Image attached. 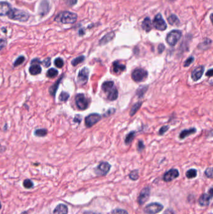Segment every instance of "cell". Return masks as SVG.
Wrapping results in <instances>:
<instances>
[{
  "instance_id": "obj_1",
  "label": "cell",
  "mask_w": 213,
  "mask_h": 214,
  "mask_svg": "<svg viewBox=\"0 0 213 214\" xmlns=\"http://www.w3.org/2000/svg\"><path fill=\"white\" fill-rule=\"evenodd\" d=\"M78 19V15L74 13L64 11L60 13L55 17V21L62 24H74Z\"/></svg>"
},
{
  "instance_id": "obj_2",
  "label": "cell",
  "mask_w": 213,
  "mask_h": 214,
  "mask_svg": "<svg viewBox=\"0 0 213 214\" xmlns=\"http://www.w3.org/2000/svg\"><path fill=\"white\" fill-rule=\"evenodd\" d=\"M8 17L11 20L20 22H26L30 18V15L28 12L18 9H11Z\"/></svg>"
},
{
  "instance_id": "obj_3",
  "label": "cell",
  "mask_w": 213,
  "mask_h": 214,
  "mask_svg": "<svg viewBox=\"0 0 213 214\" xmlns=\"http://www.w3.org/2000/svg\"><path fill=\"white\" fill-rule=\"evenodd\" d=\"M182 36V32L178 30L170 31L166 36V42L171 46H175Z\"/></svg>"
},
{
  "instance_id": "obj_4",
  "label": "cell",
  "mask_w": 213,
  "mask_h": 214,
  "mask_svg": "<svg viewBox=\"0 0 213 214\" xmlns=\"http://www.w3.org/2000/svg\"><path fill=\"white\" fill-rule=\"evenodd\" d=\"M153 27L159 31H164L167 29V24L161 13L157 14L152 23Z\"/></svg>"
},
{
  "instance_id": "obj_5",
  "label": "cell",
  "mask_w": 213,
  "mask_h": 214,
  "mask_svg": "<svg viewBox=\"0 0 213 214\" xmlns=\"http://www.w3.org/2000/svg\"><path fill=\"white\" fill-rule=\"evenodd\" d=\"M75 102L78 109L85 110L89 106V100L83 93H78L75 97Z\"/></svg>"
},
{
  "instance_id": "obj_6",
  "label": "cell",
  "mask_w": 213,
  "mask_h": 214,
  "mask_svg": "<svg viewBox=\"0 0 213 214\" xmlns=\"http://www.w3.org/2000/svg\"><path fill=\"white\" fill-rule=\"evenodd\" d=\"M148 73L147 71L143 68H136L132 72L131 76L132 79L136 82H141L148 77Z\"/></svg>"
},
{
  "instance_id": "obj_7",
  "label": "cell",
  "mask_w": 213,
  "mask_h": 214,
  "mask_svg": "<svg viewBox=\"0 0 213 214\" xmlns=\"http://www.w3.org/2000/svg\"><path fill=\"white\" fill-rule=\"evenodd\" d=\"M42 61L39 58H34L31 61V66L29 68V72L31 75H38L40 74L42 72V67L40 66Z\"/></svg>"
},
{
  "instance_id": "obj_8",
  "label": "cell",
  "mask_w": 213,
  "mask_h": 214,
  "mask_svg": "<svg viewBox=\"0 0 213 214\" xmlns=\"http://www.w3.org/2000/svg\"><path fill=\"white\" fill-rule=\"evenodd\" d=\"M101 119V116L98 113H91L87 116L85 118V125L88 128H90L95 125Z\"/></svg>"
},
{
  "instance_id": "obj_9",
  "label": "cell",
  "mask_w": 213,
  "mask_h": 214,
  "mask_svg": "<svg viewBox=\"0 0 213 214\" xmlns=\"http://www.w3.org/2000/svg\"><path fill=\"white\" fill-rule=\"evenodd\" d=\"M163 208V206L158 203H152L144 208V212L148 214H156L161 212Z\"/></svg>"
},
{
  "instance_id": "obj_10",
  "label": "cell",
  "mask_w": 213,
  "mask_h": 214,
  "mask_svg": "<svg viewBox=\"0 0 213 214\" xmlns=\"http://www.w3.org/2000/svg\"><path fill=\"white\" fill-rule=\"evenodd\" d=\"M88 76H89V70L87 68L85 67L79 71L78 73V83L81 85H85L88 82Z\"/></svg>"
},
{
  "instance_id": "obj_11",
  "label": "cell",
  "mask_w": 213,
  "mask_h": 214,
  "mask_svg": "<svg viewBox=\"0 0 213 214\" xmlns=\"http://www.w3.org/2000/svg\"><path fill=\"white\" fill-rule=\"evenodd\" d=\"M111 168V165L108 162L101 163L96 168L95 173L98 175H106L109 172Z\"/></svg>"
},
{
  "instance_id": "obj_12",
  "label": "cell",
  "mask_w": 213,
  "mask_h": 214,
  "mask_svg": "<svg viewBox=\"0 0 213 214\" xmlns=\"http://www.w3.org/2000/svg\"><path fill=\"white\" fill-rule=\"evenodd\" d=\"M179 173L176 169H171L166 172L164 175L163 179L165 182H170L179 177Z\"/></svg>"
},
{
  "instance_id": "obj_13",
  "label": "cell",
  "mask_w": 213,
  "mask_h": 214,
  "mask_svg": "<svg viewBox=\"0 0 213 214\" xmlns=\"http://www.w3.org/2000/svg\"><path fill=\"white\" fill-rule=\"evenodd\" d=\"M204 71V67L203 66H199L196 68H194L192 73H191V77L192 79L194 82L197 81V80L200 79L203 75Z\"/></svg>"
},
{
  "instance_id": "obj_14",
  "label": "cell",
  "mask_w": 213,
  "mask_h": 214,
  "mask_svg": "<svg viewBox=\"0 0 213 214\" xmlns=\"http://www.w3.org/2000/svg\"><path fill=\"white\" fill-rule=\"evenodd\" d=\"M150 190L148 187H146V188H144V189H143L138 198L139 204L140 205L144 204L146 201H147V200L150 197Z\"/></svg>"
},
{
  "instance_id": "obj_15",
  "label": "cell",
  "mask_w": 213,
  "mask_h": 214,
  "mask_svg": "<svg viewBox=\"0 0 213 214\" xmlns=\"http://www.w3.org/2000/svg\"><path fill=\"white\" fill-rule=\"evenodd\" d=\"M11 10V5L6 2H0V16H8Z\"/></svg>"
},
{
  "instance_id": "obj_16",
  "label": "cell",
  "mask_w": 213,
  "mask_h": 214,
  "mask_svg": "<svg viewBox=\"0 0 213 214\" xmlns=\"http://www.w3.org/2000/svg\"><path fill=\"white\" fill-rule=\"evenodd\" d=\"M64 76V75L63 74L61 77L57 80V81L53 84L52 85H51L49 88V94L52 96L53 97H55L56 96V93L57 92V90H58V88H59V86L61 83V82L62 81V79H63Z\"/></svg>"
},
{
  "instance_id": "obj_17",
  "label": "cell",
  "mask_w": 213,
  "mask_h": 214,
  "mask_svg": "<svg viewBox=\"0 0 213 214\" xmlns=\"http://www.w3.org/2000/svg\"><path fill=\"white\" fill-rule=\"evenodd\" d=\"M209 192H210V194H204L202 195L201 197L199 198V203L201 205L204 206V205H209V204L210 202V200H211V199L212 198V189H211Z\"/></svg>"
},
{
  "instance_id": "obj_18",
  "label": "cell",
  "mask_w": 213,
  "mask_h": 214,
  "mask_svg": "<svg viewBox=\"0 0 213 214\" xmlns=\"http://www.w3.org/2000/svg\"><path fill=\"white\" fill-rule=\"evenodd\" d=\"M49 10V3L48 2L47 0H43L40 3L39 8V15H45L48 13Z\"/></svg>"
},
{
  "instance_id": "obj_19",
  "label": "cell",
  "mask_w": 213,
  "mask_h": 214,
  "mask_svg": "<svg viewBox=\"0 0 213 214\" xmlns=\"http://www.w3.org/2000/svg\"><path fill=\"white\" fill-rule=\"evenodd\" d=\"M113 69L114 73L117 74L126 70V66L121 64L119 61H115L113 63Z\"/></svg>"
},
{
  "instance_id": "obj_20",
  "label": "cell",
  "mask_w": 213,
  "mask_h": 214,
  "mask_svg": "<svg viewBox=\"0 0 213 214\" xmlns=\"http://www.w3.org/2000/svg\"><path fill=\"white\" fill-rule=\"evenodd\" d=\"M142 28L146 32H150L152 30L153 25H152L151 20L150 17H147L144 19L142 23Z\"/></svg>"
},
{
  "instance_id": "obj_21",
  "label": "cell",
  "mask_w": 213,
  "mask_h": 214,
  "mask_svg": "<svg viewBox=\"0 0 213 214\" xmlns=\"http://www.w3.org/2000/svg\"><path fill=\"white\" fill-rule=\"evenodd\" d=\"M115 34L114 32H110L108 34H106L105 36H104L99 41V45H104L107 44L108 43L110 42L111 40L114 38Z\"/></svg>"
},
{
  "instance_id": "obj_22",
  "label": "cell",
  "mask_w": 213,
  "mask_h": 214,
  "mask_svg": "<svg viewBox=\"0 0 213 214\" xmlns=\"http://www.w3.org/2000/svg\"><path fill=\"white\" fill-rule=\"evenodd\" d=\"M68 207L64 204H59L53 211L54 214H68Z\"/></svg>"
},
{
  "instance_id": "obj_23",
  "label": "cell",
  "mask_w": 213,
  "mask_h": 214,
  "mask_svg": "<svg viewBox=\"0 0 213 214\" xmlns=\"http://www.w3.org/2000/svg\"><path fill=\"white\" fill-rule=\"evenodd\" d=\"M108 99L110 101H114L118 97V91L117 88L114 87L110 91L108 92Z\"/></svg>"
},
{
  "instance_id": "obj_24",
  "label": "cell",
  "mask_w": 213,
  "mask_h": 214,
  "mask_svg": "<svg viewBox=\"0 0 213 214\" xmlns=\"http://www.w3.org/2000/svg\"><path fill=\"white\" fill-rule=\"evenodd\" d=\"M196 132V129L194 128H191L190 129H186L182 130L180 135H179V138L181 139H184L186 137H187L188 136H190L193 133H195Z\"/></svg>"
},
{
  "instance_id": "obj_25",
  "label": "cell",
  "mask_w": 213,
  "mask_h": 214,
  "mask_svg": "<svg viewBox=\"0 0 213 214\" xmlns=\"http://www.w3.org/2000/svg\"><path fill=\"white\" fill-rule=\"evenodd\" d=\"M168 21L169 24L173 26H178L180 24V21L176 15H171L168 18Z\"/></svg>"
},
{
  "instance_id": "obj_26",
  "label": "cell",
  "mask_w": 213,
  "mask_h": 214,
  "mask_svg": "<svg viewBox=\"0 0 213 214\" xmlns=\"http://www.w3.org/2000/svg\"><path fill=\"white\" fill-rule=\"evenodd\" d=\"M114 87V82L112 81L105 82L102 85V90L105 92L108 93Z\"/></svg>"
},
{
  "instance_id": "obj_27",
  "label": "cell",
  "mask_w": 213,
  "mask_h": 214,
  "mask_svg": "<svg viewBox=\"0 0 213 214\" xmlns=\"http://www.w3.org/2000/svg\"><path fill=\"white\" fill-rule=\"evenodd\" d=\"M48 133V130L45 128L37 129L34 131V135L36 137H45Z\"/></svg>"
},
{
  "instance_id": "obj_28",
  "label": "cell",
  "mask_w": 213,
  "mask_h": 214,
  "mask_svg": "<svg viewBox=\"0 0 213 214\" xmlns=\"http://www.w3.org/2000/svg\"><path fill=\"white\" fill-rule=\"evenodd\" d=\"M142 105V102H137L136 103H135L134 105H133L132 106V108L131 109V111H130V116H133V115H135L136 112L138 111V110L140 109V107Z\"/></svg>"
},
{
  "instance_id": "obj_29",
  "label": "cell",
  "mask_w": 213,
  "mask_h": 214,
  "mask_svg": "<svg viewBox=\"0 0 213 214\" xmlns=\"http://www.w3.org/2000/svg\"><path fill=\"white\" fill-rule=\"evenodd\" d=\"M135 134H136L135 131H131L129 134L127 135L125 139V143L126 145H129L132 142V141L134 140Z\"/></svg>"
},
{
  "instance_id": "obj_30",
  "label": "cell",
  "mask_w": 213,
  "mask_h": 214,
  "mask_svg": "<svg viewBox=\"0 0 213 214\" xmlns=\"http://www.w3.org/2000/svg\"><path fill=\"white\" fill-rule=\"evenodd\" d=\"M58 75V71L55 68H50L47 71L46 76L48 78H55Z\"/></svg>"
},
{
  "instance_id": "obj_31",
  "label": "cell",
  "mask_w": 213,
  "mask_h": 214,
  "mask_svg": "<svg viewBox=\"0 0 213 214\" xmlns=\"http://www.w3.org/2000/svg\"><path fill=\"white\" fill-rule=\"evenodd\" d=\"M85 60V56H79L74 59H73L72 61H71V65L73 66H77L78 65H79V63H81L82 62H83Z\"/></svg>"
},
{
  "instance_id": "obj_32",
  "label": "cell",
  "mask_w": 213,
  "mask_h": 214,
  "mask_svg": "<svg viewBox=\"0 0 213 214\" xmlns=\"http://www.w3.org/2000/svg\"><path fill=\"white\" fill-rule=\"evenodd\" d=\"M148 90V87L147 86H144V87H140L139 89L137 90L136 91V95L139 97L141 98L144 96L145 94V93Z\"/></svg>"
},
{
  "instance_id": "obj_33",
  "label": "cell",
  "mask_w": 213,
  "mask_h": 214,
  "mask_svg": "<svg viewBox=\"0 0 213 214\" xmlns=\"http://www.w3.org/2000/svg\"><path fill=\"white\" fill-rule=\"evenodd\" d=\"M186 177L188 179H193L195 178L197 176V171L195 169H190L188 171H187L186 173Z\"/></svg>"
},
{
  "instance_id": "obj_34",
  "label": "cell",
  "mask_w": 213,
  "mask_h": 214,
  "mask_svg": "<svg viewBox=\"0 0 213 214\" xmlns=\"http://www.w3.org/2000/svg\"><path fill=\"white\" fill-rule=\"evenodd\" d=\"M70 98V94L67 92L62 91L59 97V100L61 101H67Z\"/></svg>"
},
{
  "instance_id": "obj_35",
  "label": "cell",
  "mask_w": 213,
  "mask_h": 214,
  "mask_svg": "<svg viewBox=\"0 0 213 214\" xmlns=\"http://www.w3.org/2000/svg\"><path fill=\"white\" fill-rule=\"evenodd\" d=\"M25 61V58L24 56H20L18 57L16 60H15V61L14 62V64H13V66H15V67H17L19 65H21L23 63V62Z\"/></svg>"
},
{
  "instance_id": "obj_36",
  "label": "cell",
  "mask_w": 213,
  "mask_h": 214,
  "mask_svg": "<svg viewBox=\"0 0 213 214\" xmlns=\"http://www.w3.org/2000/svg\"><path fill=\"white\" fill-rule=\"evenodd\" d=\"M54 63H55V65L58 68H61L64 66V61L61 58H60V57L55 60Z\"/></svg>"
},
{
  "instance_id": "obj_37",
  "label": "cell",
  "mask_w": 213,
  "mask_h": 214,
  "mask_svg": "<svg viewBox=\"0 0 213 214\" xmlns=\"http://www.w3.org/2000/svg\"><path fill=\"white\" fill-rule=\"evenodd\" d=\"M33 185H34L33 182L30 179H26L23 182V186L27 189H30L32 188Z\"/></svg>"
},
{
  "instance_id": "obj_38",
  "label": "cell",
  "mask_w": 213,
  "mask_h": 214,
  "mask_svg": "<svg viewBox=\"0 0 213 214\" xmlns=\"http://www.w3.org/2000/svg\"><path fill=\"white\" fill-rule=\"evenodd\" d=\"M139 177V172L138 170L132 171L129 174V178L132 180H136Z\"/></svg>"
},
{
  "instance_id": "obj_39",
  "label": "cell",
  "mask_w": 213,
  "mask_h": 214,
  "mask_svg": "<svg viewBox=\"0 0 213 214\" xmlns=\"http://www.w3.org/2000/svg\"><path fill=\"white\" fill-rule=\"evenodd\" d=\"M51 59L50 57H48L42 61V64L46 68L49 67L51 66Z\"/></svg>"
},
{
  "instance_id": "obj_40",
  "label": "cell",
  "mask_w": 213,
  "mask_h": 214,
  "mask_svg": "<svg viewBox=\"0 0 213 214\" xmlns=\"http://www.w3.org/2000/svg\"><path fill=\"white\" fill-rule=\"evenodd\" d=\"M194 60V58L193 57H190L189 58H188L184 61V67H187V66H189Z\"/></svg>"
},
{
  "instance_id": "obj_41",
  "label": "cell",
  "mask_w": 213,
  "mask_h": 214,
  "mask_svg": "<svg viewBox=\"0 0 213 214\" xmlns=\"http://www.w3.org/2000/svg\"><path fill=\"white\" fill-rule=\"evenodd\" d=\"M7 42L5 39L0 38V51H2L3 48H5L6 46Z\"/></svg>"
},
{
  "instance_id": "obj_42",
  "label": "cell",
  "mask_w": 213,
  "mask_h": 214,
  "mask_svg": "<svg viewBox=\"0 0 213 214\" xmlns=\"http://www.w3.org/2000/svg\"><path fill=\"white\" fill-rule=\"evenodd\" d=\"M112 214H128L127 211L123 209H115L112 212Z\"/></svg>"
},
{
  "instance_id": "obj_43",
  "label": "cell",
  "mask_w": 213,
  "mask_h": 214,
  "mask_svg": "<svg viewBox=\"0 0 213 214\" xmlns=\"http://www.w3.org/2000/svg\"><path fill=\"white\" fill-rule=\"evenodd\" d=\"M169 127L168 126V125L162 127L160 128V130H159V134L160 135H162L164 134V133L166 132V131L169 129Z\"/></svg>"
},
{
  "instance_id": "obj_44",
  "label": "cell",
  "mask_w": 213,
  "mask_h": 214,
  "mask_svg": "<svg viewBox=\"0 0 213 214\" xmlns=\"http://www.w3.org/2000/svg\"><path fill=\"white\" fill-rule=\"evenodd\" d=\"M205 174L206 177L208 178H212V168L211 167H209L207 168L205 171Z\"/></svg>"
},
{
  "instance_id": "obj_45",
  "label": "cell",
  "mask_w": 213,
  "mask_h": 214,
  "mask_svg": "<svg viewBox=\"0 0 213 214\" xmlns=\"http://www.w3.org/2000/svg\"><path fill=\"white\" fill-rule=\"evenodd\" d=\"M78 2V0H66V3L69 6H73Z\"/></svg>"
},
{
  "instance_id": "obj_46",
  "label": "cell",
  "mask_w": 213,
  "mask_h": 214,
  "mask_svg": "<svg viewBox=\"0 0 213 214\" xmlns=\"http://www.w3.org/2000/svg\"><path fill=\"white\" fill-rule=\"evenodd\" d=\"M144 148V143L143 141L140 140L139 142H138V150L140 152H141Z\"/></svg>"
},
{
  "instance_id": "obj_47",
  "label": "cell",
  "mask_w": 213,
  "mask_h": 214,
  "mask_svg": "<svg viewBox=\"0 0 213 214\" xmlns=\"http://www.w3.org/2000/svg\"><path fill=\"white\" fill-rule=\"evenodd\" d=\"M157 50H158V52H159V54H161V53H162L163 52V51L165 50V46L163 44H159L158 46Z\"/></svg>"
},
{
  "instance_id": "obj_48",
  "label": "cell",
  "mask_w": 213,
  "mask_h": 214,
  "mask_svg": "<svg viewBox=\"0 0 213 214\" xmlns=\"http://www.w3.org/2000/svg\"><path fill=\"white\" fill-rule=\"evenodd\" d=\"M74 122L75 123L80 124L81 122V116L80 115H76L74 118Z\"/></svg>"
},
{
  "instance_id": "obj_49",
  "label": "cell",
  "mask_w": 213,
  "mask_h": 214,
  "mask_svg": "<svg viewBox=\"0 0 213 214\" xmlns=\"http://www.w3.org/2000/svg\"><path fill=\"white\" fill-rule=\"evenodd\" d=\"M212 73H213V72H212V69L211 68V69H210L208 71V72L206 73V76H209V77H211V76H212Z\"/></svg>"
},
{
  "instance_id": "obj_50",
  "label": "cell",
  "mask_w": 213,
  "mask_h": 214,
  "mask_svg": "<svg viewBox=\"0 0 213 214\" xmlns=\"http://www.w3.org/2000/svg\"><path fill=\"white\" fill-rule=\"evenodd\" d=\"M6 147L0 144V153H3L6 150Z\"/></svg>"
},
{
  "instance_id": "obj_51",
  "label": "cell",
  "mask_w": 213,
  "mask_h": 214,
  "mask_svg": "<svg viewBox=\"0 0 213 214\" xmlns=\"http://www.w3.org/2000/svg\"><path fill=\"white\" fill-rule=\"evenodd\" d=\"M1 208H2V204H1V203H0V209Z\"/></svg>"
},
{
  "instance_id": "obj_52",
  "label": "cell",
  "mask_w": 213,
  "mask_h": 214,
  "mask_svg": "<svg viewBox=\"0 0 213 214\" xmlns=\"http://www.w3.org/2000/svg\"><path fill=\"white\" fill-rule=\"evenodd\" d=\"M171 1H174V0H171Z\"/></svg>"
}]
</instances>
